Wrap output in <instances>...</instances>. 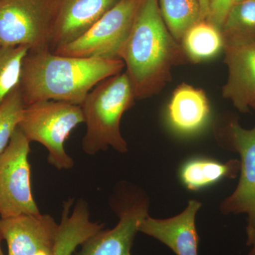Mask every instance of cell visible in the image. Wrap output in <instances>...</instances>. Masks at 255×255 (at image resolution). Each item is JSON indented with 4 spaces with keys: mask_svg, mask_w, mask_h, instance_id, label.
<instances>
[{
    "mask_svg": "<svg viewBox=\"0 0 255 255\" xmlns=\"http://www.w3.org/2000/svg\"><path fill=\"white\" fill-rule=\"evenodd\" d=\"M121 59L79 58L50 49L29 50L23 60L19 88L25 105L54 100L81 106L100 82L122 73Z\"/></svg>",
    "mask_w": 255,
    "mask_h": 255,
    "instance_id": "cell-1",
    "label": "cell"
},
{
    "mask_svg": "<svg viewBox=\"0 0 255 255\" xmlns=\"http://www.w3.org/2000/svg\"><path fill=\"white\" fill-rule=\"evenodd\" d=\"M135 100L158 94L172 80V70L188 61L181 43L169 33L158 0H143L119 53Z\"/></svg>",
    "mask_w": 255,
    "mask_h": 255,
    "instance_id": "cell-2",
    "label": "cell"
},
{
    "mask_svg": "<svg viewBox=\"0 0 255 255\" xmlns=\"http://www.w3.org/2000/svg\"><path fill=\"white\" fill-rule=\"evenodd\" d=\"M135 100L128 75L121 73L100 82L82 104L87 131L82 150L95 155L111 147L120 153L128 151L127 142L121 132V121Z\"/></svg>",
    "mask_w": 255,
    "mask_h": 255,
    "instance_id": "cell-3",
    "label": "cell"
},
{
    "mask_svg": "<svg viewBox=\"0 0 255 255\" xmlns=\"http://www.w3.org/2000/svg\"><path fill=\"white\" fill-rule=\"evenodd\" d=\"M83 123L81 106L48 100L26 105L18 127L30 142H38L46 147L50 165L67 170L75 163L65 150V142L70 132Z\"/></svg>",
    "mask_w": 255,
    "mask_h": 255,
    "instance_id": "cell-4",
    "label": "cell"
},
{
    "mask_svg": "<svg viewBox=\"0 0 255 255\" xmlns=\"http://www.w3.org/2000/svg\"><path fill=\"white\" fill-rule=\"evenodd\" d=\"M220 146L239 154L241 168L237 187L221 204L225 215L248 216L247 240L255 230V125L251 129L241 127L237 119L220 122L215 128Z\"/></svg>",
    "mask_w": 255,
    "mask_h": 255,
    "instance_id": "cell-5",
    "label": "cell"
},
{
    "mask_svg": "<svg viewBox=\"0 0 255 255\" xmlns=\"http://www.w3.org/2000/svg\"><path fill=\"white\" fill-rule=\"evenodd\" d=\"M56 0H0V48L50 49Z\"/></svg>",
    "mask_w": 255,
    "mask_h": 255,
    "instance_id": "cell-6",
    "label": "cell"
},
{
    "mask_svg": "<svg viewBox=\"0 0 255 255\" xmlns=\"http://www.w3.org/2000/svg\"><path fill=\"white\" fill-rule=\"evenodd\" d=\"M142 1L119 0L83 35L52 52L64 56L120 59L119 51Z\"/></svg>",
    "mask_w": 255,
    "mask_h": 255,
    "instance_id": "cell-7",
    "label": "cell"
},
{
    "mask_svg": "<svg viewBox=\"0 0 255 255\" xmlns=\"http://www.w3.org/2000/svg\"><path fill=\"white\" fill-rule=\"evenodd\" d=\"M112 206L118 215L117 226L88 238L77 255H132L139 226L149 216L148 198L141 189L123 186L117 191Z\"/></svg>",
    "mask_w": 255,
    "mask_h": 255,
    "instance_id": "cell-8",
    "label": "cell"
},
{
    "mask_svg": "<svg viewBox=\"0 0 255 255\" xmlns=\"http://www.w3.org/2000/svg\"><path fill=\"white\" fill-rule=\"evenodd\" d=\"M30 141L17 128L0 154V219L41 214L32 194Z\"/></svg>",
    "mask_w": 255,
    "mask_h": 255,
    "instance_id": "cell-9",
    "label": "cell"
},
{
    "mask_svg": "<svg viewBox=\"0 0 255 255\" xmlns=\"http://www.w3.org/2000/svg\"><path fill=\"white\" fill-rule=\"evenodd\" d=\"M223 38L228 77L222 88L223 97L242 113H248L255 102V37Z\"/></svg>",
    "mask_w": 255,
    "mask_h": 255,
    "instance_id": "cell-10",
    "label": "cell"
},
{
    "mask_svg": "<svg viewBox=\"0 0 255 255\" xmlns=\"http://www.w3.org/2000/svg\"><path fill=\"white\" fill-rule=\"evenodd\" d=\"M58 224L50 215L23 214L0 219V232L8 255H52Z\"/></svg>",
    "mask_w": 255,
    "mask_h": 255,
    "instance_id": "cell-11",
    "label": "cell"
},
{
    "mask_svg": "<svg viewBox=\"0 0 255 255\" xmlns=\"http://www.w3.org/2000/svg\"><path fill=\"white\" fill-rule=\"evenodd\" d=\"M119 0H56L50 50L83 35Z\"/></svg>",
    "mask_w": 255,
    "mask_h": 255,
    "instance_id": "cell-12",
    "label": "cell"
},
{
    "mask_svg": "<svg viewBox=\"0 0 255 255\" xmlns=\"http://www.w3.org/2000/svg\"><path fill=\"white\" fill-rule=\"evenodd\" d=\"M201 206L199 201L192 199L174 217L157 219L147 216L140 223L139 232L163 243L177 255H198L199 237L195 221Z\"/></svg>",
    "mask_w": 255,
    "mask_h": 255,
    "instance_id": "cell-13",
    "label": "cell"
},
{
    "mask_svg": "<svg viewBox=\"0 0 255 255\" xmlns=\"http://www.w3.org/2000/svg\"><path fill=\"white\" fill-rule=\"evenodd\" d=\"M210 114L211 107L205 92L188 84H181L174 90L167 106V118L171 127L185 135L203 128Z\"/></svg>",
    "mask_w": 255,
    "mask_h": 255,
    "instance_id": "cell-14",
    "label": "cell"
},
{
    "mask_svg": "<svg viewBox=\"0 0 255 255\" xmlns=\"http://www.w3.org/2000/svg\"><path fill=\"white\" fill-rule=\"evenodd\" d=\"M72 206V199L64 202L52 255H73L79 246L103 230V224L90 220L88 204L84 199H79L70 213Z\"/></svg>",
    "mask_w": 255,
    "mask_h": 255,
    "instance_id": "cell-15",
    "label": "cell"
},
{
    "mask_svg": "<svg viewBox=\"0 0 255 255\" xmlns=\"http://www.w3.org/2000/svg\"><path fill=\"white\" fill-rule=\"evenodd\" d=\"M240 168L241 162L238 159L221 163L211 159H193L182 166L180 179L188 189L198 191L219 182L223 178L234 179L237 177Z\"/></svg>",
    "mask_w": 255,
    "mask_h": 255,
    "instance_id": "cell-16",
    "label": "cell"
},
{
    "mask_svg": "<svg viewBox=\"0 0 255 255\" xmlns=\"http://www.w3.org/2000/svg\"><path fill=\"white\" fill-rule=\"evenodd\" d=\"M183 50L189 61L200 63L211 59L223 50L222 31L207 20L196 22L183 36Z\"/></svg>",
    "mask_w": 255,
    "mask_h": 255,
    "instance_id": "cell-17",
    "label": "cell"
},
{
    "mask_svg": "<svg viewBox=\"0 0 255 255\" xmlns=\"http://www.w3.org/2000/svg\"><path fill=\"white\" fill-rule=\"evenodd\" d=\"M166 26L174 39L181 43L183 36L200 20L199 0H158Z\"/></svg>",
    "mask_w": 255,
    "mask_h": 255,
    "instance_id": "cell-18",
    "label": "cell"
},
{
    "mask_svg": "<svg viewBox=\"0 0 255 255\" xmlns=\"http://www.w3.org/2000/svg\"><path fill=\"white\" fill-rule=\"evenodd\" d=\"M29 50L26 46L0 48V106L19 85L23 60Z\"/></svg>",
    "mask_w": 255,
    "mask_h": 255,
    "instance_id": "cell-19",
    "label": "cell"
},
{
    "mask_svg": "<svg viewBox=\"0 0 255 255\" xmlns=\"http://www.w3.org/2000/svg\"><path fill=\"white\" fill-rule=\"evenodd\" d=\"M25 107L18 85L0 106V154L5 150L17 128Z\"/></svg>",
    "mask_w": 255,
    "mask_h": 255,
    "instance_id": "cell-20",
    "label": "cell"
},
{
    "mask_svg": "<svg viewBox=\"0 0 255 255\" xmlns=\"http://www.w3.org/2000/svg\"><path fill=\"white\" fill-rule=\"evenodd\" d=\"M221 31L223 36L255 37V0L235 3Z\"/></svg>",
    "mask_w": 255,
    "mask_h": 255,
    "instance_id": "cell-21",
    "label": "cell"
},
{
    "mask_svg": "<svg viewBox=\"0 0 255 255\" xmlns=\"http://www.w3.org/2000/svg\"><path fill=\"white\" fill-rule=\"evenodd\" d=\"M235 0H210L208 16L206 20L216 27L222 29Z\"/></svg>",
    "mask_w": 255,
    "mask_h": 255,
    "instance_id": "cell-22",
    "label": "cell"
},
{
    "mask_svg": "<svg viewBox=\"0 0 255 255\" xmlns=\"http://www.w3.org/2000/svg\"><path fill=\"white\" fill-rule=\"evenodd\" d=\"M210 0H199L200 5V20H206L208 16L209 11V5Z\"/></svg>",
    "mask_w": 255,
    "mask_h": 255,
    "instance_id": "cell-23",
    "label": "cell"
},
{
    "mask_svg": "<svg viewBox=\"0 0 255 255\" xmlns=\"http://www.w3.org/2000/svg\"><path fill=\"white\" fill-rule=\"evenodd\" d=\"M247 245L248 246L251 247L249 255H255V230L251 237L249 239L247 240Z\"/></svg>",
    "mask_w": 255,
    "mask_h": 255,
    "instance_id": "cell-24",
    "label": "cell"
},
{
    "mask_svg": "<svg viewBox=\"0 0 255 255\" xmlns=\"http://www.w3.org/2000/svg\"><path fill=\"white\" fill-rule=\"evenodd\" d=\"M1 240H2V237H1V232H0V255H4V253H3L2 250H1Z\"/></svg>",
    "mask_w": 255,
    "mask_h": 255,
    "instance_id": "cell-25",
    "label": "cell"
},
{
    "mask_svg": "<svg viewBox=\"0 0 255 255\" xmlns=\"http://www.w3.org/2000/svg\"><path fill=\"white\" fill-rule=\"evenodd\" d=\"M252 108L255 109V102L253 104V106H252Z\"/></svg>",
    "mask_w": 255,
    "mask_h": 255,
    "instance_id": "cell-26",
    "label": "cell"
},
{
    "mask_svg": "<svg viewBox=\"0 0 255 255\" xmlns=\"http://www.w3.org/2000/svg\"><path fill=\"white\" fill-rule=\"evenodd\" d=\"M243 1V0H235V3L238 2V1Z\"/></svg>",
    "mask_w": 255,
    "mask_h": 255,
    "instance_id": "cell-27",
    "label": "cell"
}]
</instances>
